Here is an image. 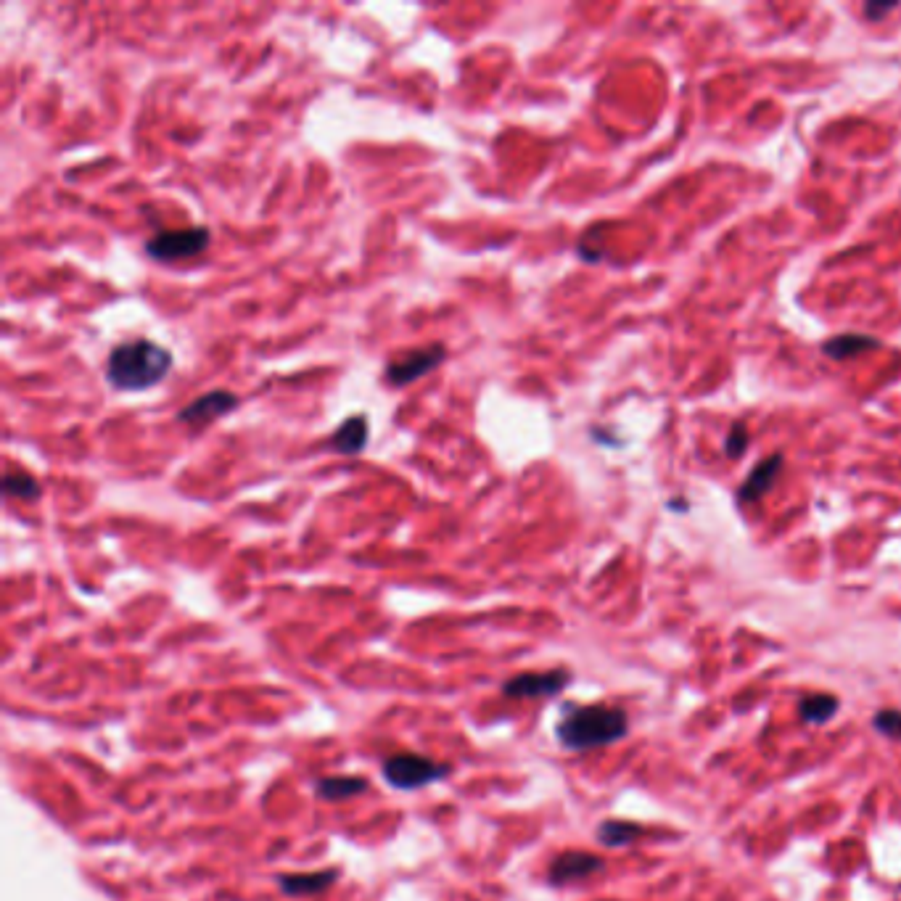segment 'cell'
I'll return each instance as SVG.
<instances>
[{"mask_svg":"<svg viewBox=\"0 0 901 901\" xmlns=\"http://www.w3.org/2000/svg\"><path fill=\"white\" fill-rule=\"evenodd\" d=\"M798 711H801V717H804L806 722L825 724L828 719L835 717V711H838V698L828 693H812L798 703Z\"/></svg>","mask_w":901,"mask_h":901,"instance_id":"14","label":"cell"},{"mask_svg":"<svg viewBox=\"0 0 901 901\" xmlns=\"http://www.w3.org/2000/svg\"><path fill=\"white\" fill-rule=\"evenodd\" d=\"M238 407V397L233 392H225V389H215V392L201 394L199 399H193L191 405H185L180 410V421L188 423V426H204L209 421H217L230 410Z\"/></svg>","mask_w":901,"mask_h":901,"instance_id":"7","label":"cell"},{"mask_svg":"<svg viewBox=\"0 0 901 901\" xmlns=\"http://www.w3.org/2000/svg\"><path fill=\"white\" fill-rule=\"evenodd\" d=\"M880 341L872 339V336H859V333H843V336H835V339L825 341V355L833 357V360H849L854 355H862V352H870V349H878Z\"/></svg>","mask_w":901,"mask_h":901,"instance_id":"12","label":"cell"},{"mask_svg":"<svg viewBox=\"0 0 901 901\" xmlns=\"http://www.w3.org/2000/svg\"><path fill=\"white\" fill-rule=\"evenodd\" d=\"M3 492L8 497H16V500H37L40 484L27 471H8L6 479H3Z\"/></svg>","mask_w":901,"mask_h":901,"instance_id":"16","label":"cell"},{"mask_svg":"<svg viewBox=\"0 0 901 901\" xmlns=\"http://www.w3.org/2000/svg\"><path fill=\"white\" fill-rule=\"evenodd\" d=\"M172 368L170 349L148 339L119 344L106 362V381L119 392H143L156 386Z\"/></svg>","mask_w":901,"mask_h":901,"instance_id":"1","label":"cell"},{"mask_svg":"<svg viewBox=\"0 0 901 901\" xmlns=\"http://www.w3.org/2000/svg\"><path fill=\"white\" fill-rule=\"evenodd\" d=\"M872 724H875V730L888 735V738H901V711L896 709L878 711L875 719H872Z\"/></svg>","mask_w":901,"mask_h":901,"instance_id":"17","label":"cell"},{"mask_svg":"<svg viewBox=\"0 0 901 901\" xmlns=\"http://www.w3.org/2000/svg\"><path fill=\"white\" fill-rule=\"evenodd\" d=\"M603 870V859L595 857V854H587V851H563L553 859L550 865V883L553 886H566L571 880L590 878L592 872Z\"/></svg>","mask_w":901,"mask_h":901,"instance_id":"8","label":"cell"},{"mask_svg":"<svg viewBox=\"0 0 901 901\" xmlns=\"http://www.w3.org/2000/svg\"><path fill=\"white\" fill-rule=\"evenodd\" d=\"M362 791H368V783L360 780V777H323L315 785V793L325 801H341V798L360 796Z\"/></svg>","mask_w":901,"mask_h":901,"instance_id":"13","label":"cell"},{"mask_svg":"<svg viewBox=\"0 0 901 901\" xmlns=\"http://www.w3.org/2000/svg\"><path fill=\"white\" fill-rule=\"evenodd\" d=\"M365 442H368V418L365 415L347 418L331 439L333 450L341 452V455H357V452L365 450Z\"/></svg>","mask_w":901,"mask_h":901,"instance_id":"10","label":"cell"},{"mask_svg":"<svg viewBox=\"0 0 901 901\" xmlns=\"http://www.w3.org/2000/svg\"><path fill=\"white\" fill-rule=\"evenodd\" d=\"M780 466H783V455H772V458L761 460L746 479L743 489H740V500H759L764 492H769L772 481L780 473Z\"/></svg>","mask_w":901,"mask_h":901,"instance_id":"11","label":"cell"},{"mask_svg":"<svg viewBox=\"0 0 901 901\" xmlns=\"http://www.w3.org/2000/svg\"><path fill=\"white\" fill-rule=\"evenodd\" d=\"M447 775H450V767L429 759V756L397 754L384 761L386 783L397 788V791H415V788L436 783V780H442Z\"/></svg>","mask_w":901,"mask_h":901,"instance_id":"3","label":"cell"},{"mask_svg":"<svg viewBox=\"0 0 901 901\" xmlns=\"http://www.w3.org/2000/svg\"><path fill=\"white\" fill-rule=\"evenodd\" d=\"M571 674L566 669H553V672H526L516 674L513 680L503 685V693L508 698H545V695L561 693L563 687L569 685Z\"/></svg>","mask_w":901,"mask_h":901,"instance_id":"6","label":"cell"},{"mask_svg":"<svg viewBox=\"0 0 901 901\" xmlns=\"http://www.w3.org/2000/svg\"><path fill=\"white\" fill-rule=\"evenodd\" d=\"M212 236L207 228H185V230H164L159 236L148 238L146 254L156 262H178L201 254L209 246Z\"/></svg>","mask_w":901,"mask_h":901,"instance_id":"4","label":"cell"},{"mask_svg":"<svg viewBox=\"0 0 901 901\" xmlns=\"http://www.w3.org/2000/svg\"><path fill=\"white\" fill-rule=\"evenodd\" d=\"M894 8H896V3H886V6H878V3H867L865 14L870 16L872 22H875V19H880V16H886L888 11H894Z\"/></svg>","mask_w":901,"mask_h":901,"instance_id":"19","label":"cell"},{"mask_svg":"<svg viewBox=\"0 0 901 901\" xmlns=\"http://www.w3.org/2000/svg\"><path fill=\"white\" fill-rule=\"evenodd\" d=\"M627 714L611 706H577L558 722V740L569 751L611 746L627 735Z\"/></svg>","mask_w":901,"mask_h":901,"instance_id":"2","label":"cell"},{"mask_svg":"<svg viewBox=\"0 0 901 901\" xmlns=\"http://www.w3.org/2000/svg\"><path fill=\"white\" fill-rule=\"evenodd\" d=\"M640 833H643V830L637 828V825H632V822H621V820H608L598 828L600 843H606V846H611V849L627 846V843H632L635 838H640Z\"/></svg>","mask_w":901,"mask_h":901,"instance_id":"15","label":"cell"},{"mask_svg":"<svg viewBox=\"0 0 901 901\" xmlns=\"http://www.w3.org/2000/svg\"><path fill=\"white\" fill-rule=\"evenodd\" d=\"M339 872L323 870V872H296V875H278V886L283 894L289 896H315L323 894L336 883Z\"/></svg>","mask_w":901,"mask_h":901,"instance_id":"9","label":"cell"},{"mask_svg":"<svg viewBox=\"0 0 901 901\" xmlns=\"http://www.w3.org/2000/svg\"><path fill=\"white\" fill-rule=\"evenodd\" d=\"M746 444H748V431H746V426H732V431H730V436H727V455H730V458H740V455H743V450H746Z\"/></svg>","mask_w":901,"mask_h":901,"instance_id":"18","label":"cell"},{"mask_svg":"<svg viewBox=\"0 0 901 901\" xmlns=\"http://www.w3.org/2000/svg\"><path fill=\"white\" fill-rule=\"evenodd\" d=\"M447 355V349L434 344V347H423V349H413V352H405L402 357H397L394 362H389V368H386V381L392 386H407L418 381L421 376L431 373L434 368H439Z\"/></svg>","mask_w":901,"mask_h":901,"instance_id":"5","label":"cell"}]
</instances>
